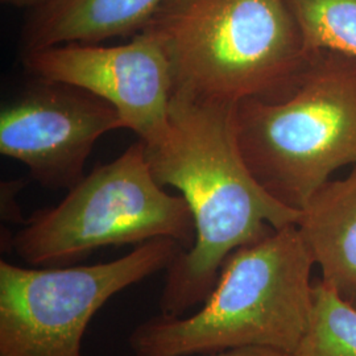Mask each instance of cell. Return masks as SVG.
Here are the masks:
<instances>
[{
    "label": "cell",
    "instance_id": "6da1fadb",
    "mask_svg": "<svg viewBox=\"0 0 356 356\" xmlns=\"http://www.w3.org/2000/svg\"><path fill=\"white\" fill-rule=\"evenodd\" d=\"M234 108L173 97L164 136L144 143L153 177L181 193L195 229L191 248L165 269L164 314L184 316L204 304L231 252L300 220L301 210L273 197L250 170Z\"/></svg>",
    "mask_w": 356,
    "mask_h": 356
},
{
    "label": "cell",
    "instance_id": "7a4b0ae2",
    "mask_svg": "<svg viewBox=\"0 0 356 356\" xmlns=\"http://www.w3.org/2000/svg\"><path fill=\"white\" fill-rule=\"evenodd\" d=\"M141 32L165 51L173 97L195 102L281 99L313 58L286 0H168Z\"/></svg>",
    "mask_w": 356,
    "mask_h": 356
},
{
    "label": "cell",
    "instance_id": "3957f363",
    "mask_svg": "<svg viewBox=\"0 0 356 356\" xmlns=\"http://www.w3.org/2000/svg\"><path fill=\"white\" fill-rule=\"evenodd\" d=\"M316 266L300 229H273L227 256L193 316L159 314L132 331L136 356H191L241 347L294 354L313 307Z\"/></svg>",
    "mask_w": 356,
    "mask_h": 356
},
{
    "label": "cell",
    "instance_id": "277c9868",
    "mask_svg": "<svg viewBox=\"0 0 356 356\" xmlns=\"http://www.w3.org/2000/svg\"><path fill=\"white\" fill-rule=\"evenodd\" d=\"M234 124L256 179L302 210L334 172L356 165V56L316 53L286 97L238 103Z\"/></svg>",
    "mask_w": 356,
    "mask_h": 356
},
{
    "label": "cell",
    "instance_id": "5b68a950",
    "mask_svg": "<svg viewBox=\"0 0 356 356\" xmlns=\"http://www.w3.org/2000/svg\"><path fill=\"white\" fill-rule=\"evenodd\" d=\"M173 239L184 250L195 241L189 206L153 177L144 141L97 166L64 200L40 210L11 241L35 267H64L108 245Z\"/></svg>",
    "mask_w": 356,
    "mask_h": 356
},
{
    "label": "cell",
    "instance_id": "8992f818",
    "mask_svg": "<svg viewBox=\"0 0 356 356\" xmlns=\"http://www.w3.org/2000/svg\"><path fill=\"white\" fill-rule=\"evenodd\" d=\"M184 247L143 243L113 261L35 269L0 261V356H82L90 321L115 294L169 267Z\"/></svg>",
    "mask_w": 356,
    "mask_h": 356
},
{
    "label": "cell",
    "instance_id": "52a82bcc",
    "mask_svg": "<svg viewBox=\"0 0 356 356\" xmlns=\"http://www.w3.org/2000/svg\"><path fill=\"white\" fill-rule=\"evenodd\" d=\"M23 61L38 81L86 91L113 106L123 127L145 144L164 136L175 83L165 51L152 35L140 32L115 47L73 42L24 51Z\"/></svg>",
    "mask_w": 356,
    "mask_h": 356
},
{
    "label": "cell",
    "instance_id": "ba28073f",
    "mask_svg": "<svg viewBox=\"0 0 356 356\" xmlns=\"http://www.w3.org/2000/svg\"><path fill=\"white\" fill-rule=\"evenodd\" d=\"M123 127L113 106L86 91L38 81L0 113V153L44 186L72 189L95 143Z\"/></svg>",
    "mask_w": 356,
    "mask_h": 356
},
{
    "label": "cell",
    "instance_id": "9c48e42d",
    "mask_svg": "<svg viewBox=\"0 0 356 356\" xmlns=\"http://www.w3.org/2000/svg\"><path fill=\"white\" fill-rule=\"evenodd\" d=\"M297 226L322 281L356 306V165L309 200Z\"/></svg>",
    "mask_w": 356,
    "mask_h": 356
},
{
    "label": "cell",
    "instance_id": "30bf717a",
    "mask_svg": "<svg viewBox=\"0 0 356 356\" xmlns=\"http://www.w3.org/2000/svg\"><path fill=\"white\" fill-rule=\"evenodd\" d=\"M168 0H53L32 10L24 51L138 35Z\"/></svg>",
    "mask_w": 356,
    "mask_h": 356
},
{
    "label": "cell",
    "instance_id": "8fae6325",
    "mask_svg": "<svg viewBox=\"0 0 356 356\" xmlns=\"http://www.w3.org/2000/svg\"><path fill=\"white\" fill-rule=\"evenodd\" d=\"M293 356H356V306L317 281L305 334Z\"/></svg>",
    "mask_w": 356,
    "mask_h": 356
},
{
    "label": "cell",
    "instance_id": "7c38bea8",
    "mask_svg": "<svg viewBox=\"0 0 356 356\" xmlns=\"http://www.w3.org/2000/svg\"><path fill=\"white\" fill-rule=\"evenodd\" d=\"M312 56H356V0H286Z\"/></svg>",
    "mask_w": 356,
    "mask_h": 356
},
{
    "label": "cell",
    "instance_id": "4fadbf2b",
    "mask_svg": "<svg viewBox=\"0 0 356 356\" xmlns=\"http://www.w3.org/2000/svg\"><path fill=\"white\" fill-rule=\"evenodd\" d=\"M202 356H293L292 354L279 351L275 348L267 347H241V348H231L218 353L202 354Z\"/></svg>",
    "mask_w": 356,
    "mask_h": 356
},
{
    "label": "cell",
    "instance_id": "5bb4252c",
    "mask_svg": "<svg viewBox=\"0 0 356 356\" xmlns=\"http://www.w3.org/2000/svg\"><path fill=\"white\" fill-rule=\"evenodd\" d=\"M1 1L8 6H13V7H29V8L35 10L41 6L51 3L53 0H1Z\"/></svg>",
    "mask_w": 356,
    "mask_h": 356
}]
</instances>
